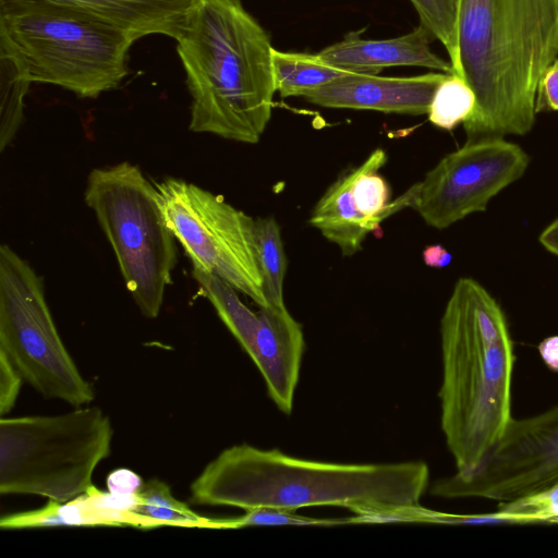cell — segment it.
I'll list each match as a JSON object with an SVG mask.
<instances>
[{
	"instance_id": "obj_22",
	"label": "cell",
	"mask_w": 558,
	"mask_h": 558,
	"mask_svg": "<svg viewBox=\"0 0 558 558\" xmlns=\"http://www.w3.org/2000/svg\"><path fill=\"white\" fill-rule=\"evenodd\" d=\"M259 269L267 304L284 305L283 281L287 269L281 232L274 217L255 220Z\"/></svg>"
},
{
	"instance_id": "obj_3",
	"label": "cell",
	"mask_w": 558,
	"mask_h": 558,
	"mask_svg": "<svg viewBox=\"0 0 558 558\" xmlns=\"http://www.w3.org/2000/svg\"><path fill=\"white\" fill-rule=\"evenodd\" d=\"M441 429L457 472L475 469L511 415L514 349L497 301L475 280L454 284L440 320Z\"/></svg>"
},
{
	"instance_id": "obj_31",
	"label": "cell",
	"mask_w": 558,
	"mask_h": 558,
	"mask_svg": "<svg viewBox=\"0 0 558 558\" xmlns=\"http://www.w3.org/2000/svg\"><path fill=\"white\" fill-rule=\"evenodd\" d=\"M538 353L545 364L554 372H558V336L544 339L537 347Z\"/></svg>"
},
{
	"instance_id": "obj_13",
	"label": "cell",
	"mask_w": 558,
	"mask_h": 558,
	"mask_svg": "<svg viewBox=\"0 0 558 558\" xmlns=\"http://www.w3.org/2000/svg\"><path fill=\"white\" fill-rule=\"evenodd\" d=\"M258 319L248 355L259 369L271 400L281 412L290 414L304 351L302 327L286 305L260 306Z\"/></svg>"
},
{
	"instance_id": "obj_12",
	"label": "cell",
	"mask_w": 558,
	"mask_h": 558,
	"mask_svg": "<svg viewBox=\"0 0 558 558\" xmlns=\"http://www.w3.org/2000/svg\"><path fill=\"white\" fill-rule=\"evenodd\" d=\"M446 74L429 72L415 76L385 77L351 73L306 93L303 98L326 108L425 114Z\"/></svg>"
},
{
	"instance_id": "obj_10",
	"label": "cell",
	"mask_w": 558,
	"mask_h": 558,
	"mask_svg": "<svg viewBox=\"0 0 558 558\" xmlns=\"http://www.w3.org/2000/svg\"><path fill=\"white\" fill-rule=\"evenodd\" d=\"M558 481V405L541 414L512 417L501 438L468 473L436 481L430 494L510 501Z\"/></svg>"
},
{
	"instance_id": "obj_16",
	"label": "cell",
	"mask_w": 558,
	"mask_h": 558,
	"mask_svg": "<svg viewBox=\"0 0 558 558\" xmlns=\"http://www.w3.org/2000/svg\"><path fill=\"white\" fill-rule=\"evenodd\" d=\"M90 14L137 39L148 35L177 38L194 0H46Z\"/></svg>"
},
{
	"instance_id": "obj_1",
	"label": "cell",
	"mask_w": 558,
	"mask_h": 558,
	"mask_svg": "<svg viewBox=\"0 0 558 558\" xmlns=\"http://www.w3.org/2000/svg\"><path fill=\"white\" fill-rule=\"evenodd\" d=\"M428 478L423 461L324 462L241 444L204 468L191 485V500L243 510L333 506L363 515L367 523L410 522L422 507Z\"/></svg>"
},
{
	"instance_id": "obj_14",
	"label": "cell",
	"mask_w": 558,
	"mask_h": 558,
	"mask_svg": "<svg viewBox=\"0 0 558 558\" xmlns=\"http://www.w3.org/2000/svg\"><path fill=\"white\" fill-rule=\"evenodd\" d=\"M363 31L348 33L341 41L318 52L327 63L354 74L377 75L385 68L411 65L453 73L450 61L430 48L434 36L420 25L412 32L390 39H364Z\"/></svg>"
},
{
	"instance_id": "obj_6",
	"label": "cell",
	"mask_w": 558,
	"mask_h": 558,
	"mask_svg": "<svg viewBox=\"0 0 558 558\" xmlns=\"http://www.w3.org/2000/svg\"><path fill=\"white\" fill-rule=\"evenodd\" d=\"M113 428L96 407L1 417L0 494L64 502L85 493L111 450Z\"/></svg>"
},
{
	"instance_id": "obj_27",
	"label": "cell",
	"mask_w": 558,
	"mask_h": 558,
	"mask_svg": "<svg viewBox=\"0 0 558 558\" xmlns=\"http://www.w3.org/2000/svg\"><path fill=\"white\" fill-rule=\"evenodd\" d=\"M228 530L255 525H337L348 523H363L362 517L344 519H313L295 514L294 511L258 507L245 510L238 518L227 519Z\"/></svg>"
},
{
	"instance_id": "obj_30",
	"label": "cell",
	"mask_w": 558,
	"mask_h": 558,
	"mask_svg": "<svg viewBox=\"0 0 558 558\" xmlns=\"http://www.w3.org/2000/svg\"><path fill=\"white\" fill-rule=\"evenodd\" d=\"M107 485L108 490L113 494L133 496L138 494L143 483L141 477L134 472L126 469H119L110 473Z\"/></svg>"
},
{
	"instance_id": "obj_28",
	"label": "cell",
	"mask_w": 558,
	"mask_h": 558,
	"mask_svg": "<svg viewBox=\"0 0 558 558\" xmlns=\"http://www.w3.org/2000/svg\"><path fill=\"white\" fill-rule=\"evenodd\" d=\"M558 111V58L542 72L535 95V112Z\"/></svg>"
},
{
	"instance_id": "obj_11",
	"label": "cell",
	"mask_w": 558,
	"mask_h": 558,
	"mask_svg": "<svg viewBox=\"0 0 558 558\" xmlns=\"http://www.w3.org/2000/svg\"><path fill=\"white\" fill-rule=\"evenodd\" d=\"M530 157L504 138L466 141L446 155L410 189L411 206L430 227L445 229L488 202L523 175Z\"/></svg>"
},
{
	"instance_id": "obj_20",
	"label": "cell",
	"mask_w": 558,
	"mask_h": 558,
	"mask_svg": "<svg viewBox=\"0 0 558 558\" xmlns=\"http://www.w3.org/2000/svg\"><path fill=\"white\" fill-rule=\"evenodd\" d=\"M134 512L159 520L165 526L228 530L227 519L199 515L178 500L166 483L155 478L143 484Z\"/></svg>"
},
{
	"instance_id": "obj_23",
	"label": "cell",
	"mask_w": 558,
	"mask_h": 558,
	"mask_svg": "<svg viewBox=\"0 0 558 558\" xmlns=\"http://www.w3.org/2000/svg\"><path fill=\"white\" fill-rule=\"evenodd\" d=\"M386 161L387 155L381 148L374 150L365 160V169L356 178L352 189L357 209L368 217H378L383 220L403 207L411 206L410 190L393 203H388V185L377 174Z\"/></svg>"
},
{
	"instance_id": "obj_8",
	"label": "cell",
	"mask_w": 558,
	"mask_h": 558,
	"mask_svg": "<svg viewBox=\"0 0 558 558\" xmlns=\"http://www.w3.org/2000/svg\"><path fill=\"white\" fill-rule=\"evenodd\" d=\"M0 351L40 395L73 407L94 400L57 330L41 278L7 244L0 246Z\"/></svg>"
},
{
	"instance_id": "obj_21",
	"label": "cell",
	"mask_w": 558,
	"mask_h": 558,
	"mask_svg": "<svg viewBox=\"0 0 558 558\" xmlns=\"http://www.w3.org/2000/svg\"><path fill=\"white\" fill-rule=\"evenodd\" d=\"M32 81L16 56L0 44V150L10 145L23 120Z\"/></svg>"
},
{
	"instance_id": "obj_4",
	"label": "cell",
	"mask_w": 558,
	"mask_h": 558,
	"mask_svg": "<svg viewBox=\"0 0 558 558\" xmlns=\"http://www.w3.org/2000/svg\"><path fill=\"white\" fill-rule=\"evenodd\" d=\"M174 40L192 100L190 130L257 143L277 92L267 32L241 0H194Z\"/></svg>"
},
{
	"instance_id": "obj_25",
	"label": "cell",
	"mask_w": 558,
	"mask_h": 558,
	"mask_svg": "<svg viewBox=\"0 0 558 558\" xmlns=\"http://www.w3.org/2000/svg\"><path fill=\"white\" fill-rule=\"evenodd\" d=\"M421 24L438 39L448 52L453 73L459 66V4L460 0H410Z\"/></svg>"
},
{
	"instance_id": "obj_17",
	"label": "cell",
	"mask_w": 558,
	"mask_h": 558,
	"mask_svg": "<svg viewBox=\"0 0 558 558\" xmlns=\"http://www.w3.org/2000/svg\"><path fill=\"white\" fill-rule=\"evenodd\" d=\"M365 166L364 161L330 185L310 218L311 226L337 244L344 256H352L360 251L366 235L383 221L381 218L362 214L354 203L353 184Z\"/></svg>"
},
{
	"instance_id": "obj_33",
	"label": "cell",
	"mask_w": 558,
	"mask_h": 558,
	"mask_svg": "<svg viewBox=\"0 0 558 558\" xmlns=\"http://www.w3.org/2000/svg\"><path fill=\"white\" fill-rule=\"evenodd\" d=\"M539 243L549 253L558 255V218L543 230L539 235Z\"/></svg>"
},
{
	"instance_id": "obj_7",
	"label": "cell",
	"mask_w": 558,
	"mask_h": 558,
	"mask_svg": "<svg viewBox=\"0 0 558 558\" xmlns=\"http://www.w3.org/2000/svg\"><path fill=\"white\" fill-rule=\"evenodd\" d=\"M138 310L156 318L177 265V248L155 184L129 161L93 169L84 192Z\"/></svg>"
},
{
	"instance_id": "obj_29",
	"label": "cell",
	"mask_w": 558,
	"mask_h": 558,
	"mask_svg": "<svg viewBox=\"0 0 558 558\" xmlns=\"http://www.w3.org/2000/svg\"><path fill=\"white\" fill-rule=\"evenodd\" d=\"M23 377L8 356L0 351V414L3 416L14 407Z\"/></svg>"
},
{
	"instance_id": "obj_15",
	"label": "cell",
	"mask_w": 558,
	"mask_h": 558,
	"mask_svg": "<svg viewBox=\"0 0 558 558\" xmlns=\"http://www.w3.org/2000/svg\"><path fill=\"white\" fill-rule=\"evenodd\" d=\"M47 526H132L150 530L165 525L159 520L125 510L118 496L94 485L71 500H49L39 509L7 514L0 520L2 530Z\"/></svg>"
},
{
	"instance_id": "obj_2",
	"label": "cell",
	"mask_w": 558,
	"mask_h": 558,
	"mask_svg": "<svg viewBox=\"0 0 558 558\" xmlns=\"http://www.w3.org/2000/svg\"><path fill=\"white\" fill-rule=\"evenodd\" d=\"M458 37L457 74L476 97L466 141L529 133L538 78L558 58V0H460Z\"/></svg>"
},
{
	"instance_id": "obj_32",
	"label": "cell",
	"mask_w": 558,
	"mask_h": 558,
	"mask_svg": "<svg viewBox=\"0 0 558 558\" xmlns=\"http://www.w3.org/2000/svg\"><path fill=\"white\" fill-rule=\"evenodd\" d=\"M423 259L429 267L442 268L451 262V255L441 245H430L424 250Z\"/></svg>"
},
{
	"instance_id": "obj_26",
	"label": "cell",
	"mask_w": 558,
	"mask_h": 558,
	"mask_svg": "<svg viewBox=\"0 0 558 558\" xmlns=\"http://www.w3.org/2000/svg\"><path fill=\"white\" fill-rule=\"evenodd\" d=\"M499 524L558 523V481L547 488L499 502Z\"/></svg>"
},
{
	"instance_id": "obj_9",
	"label": "cell",
	"mask_w": 558,
	"mask_h": 558,
	"mask_svg": "<svg viewBox=\"0 0 558 558\" xmlns=\"http://www.w3.org/2000/svg\"><path fill=\"white\" fill-rule=\"evenodd\" d=\"M155 185L167 226L192 265L266 306L255 220L220 195L184 180L169 178Z\"/></svg>"
},
{
	"instance_id": "obj_18",
	"label": "cell",
	"mask_w": 558,
	"mask_h": 558,
	"mask_svg": "<svg viewBox=\"0 0 558 558\" xmlns=\"http://www.w3.org/2000/svg\"><path fill=\"white\" fill-rule=\"evenodd\" d=\"M276 90L281 97L300 96L322 87L344 72L323 60L318 53L271 50Z\"/></svg>"
},
{
	"instance_id": "obj_5",
	"label": "cell",
	"mask_w": 558,
	"mask_h": 558,
	"mask_svg": "<svg viewBox=\"0 0 558 558\" xmlns=\"http://www.w3.org/2000/svg\"><path fill=\"white\" fill-rule=\"evenodd\" d=\"M132 34L90 14L46 0H0V44L29 80L97 98L129 74Z\"/></svg>"
},
{
	"instance_id": "obj_24",
	"label": "cell",
	"mask_w": 558,
	"mask_h": 558,
	"mask_svg": "<svg viewBox=\"0 0 558 558\" xmlns=\"http://www.w3.org/2000/svg\"><path fill=\"white\" fill-rule=\"evenodd\" d=\"M476 97L468 82L457 73L446 74L436 88L427 111L435 126L451 131L474 112Z\"/></svg>"
},
{
	"instance_id": "obj_19",
	"label": "cell",
	"mask_w": 558,
	"mask_h": 558,
	"mask_svg": "<svg viewBox=\"0 0 558 558\" xmlns=\"http://www.w3.org/2000/svg\"><path fill=\"white\" fill-rule=\"evenodd\" d=\"M192 276L222 323L250 354L258 328V314L253 313L240 300L236 290L218 276L194 266Z\"/></svg>"
}]
</instances>
